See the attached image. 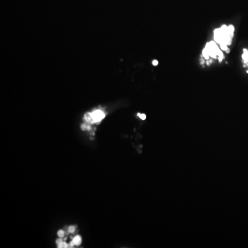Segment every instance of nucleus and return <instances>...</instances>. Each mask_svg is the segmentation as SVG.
Wrapping results in <instances>:
<instances>
[{
    "label": "nucleus",
    "mask_w": 248,
    "mask_h": 248,
    "mask_svg": "<svg viewBox=\"0 0 248 248\" xmlns=\"http://www.w3.org/2000/svg\"><path fill=\"white\" fill-rule=\"evenodd\" d=\"M205 48L207 49L208 53H209L210 57L217 59V57H219L220 61H221L223 58V53L220 50V48L217 45L216 41H212L208 43L205 46Z\"/></svg>",
    "instance_id": "nucleus-1"
},
{
    "label": "nucleus",
    "mask_w": 248,
    "mask_h": 248,
    "mask_svg": "<svg viewBox=\"0 0 248 248\" xmlns=\"http://www.w3.org/2000/svg\"><path fill=\"white\" fill-rule=\"evenodd\" d=\"M105 117V113L101 110H97L92 112H88L84 116V120L90 124L101 121Z\"/></svg>",
    "instance_id": "nucleus-2"
},
{
    "label": "nucleus",
    "mask_w": 248,
    "mask_h": 248,
    "mask_svg": "<svg viewBox=\"0 0 248 248\" xmlns=\"http://www.w3.org/2000/svg\"><path fill=\"white\" fill-rule=\"evenodd\" d=\"M243 59L244 60V62L248 66V50L246 49L243 50V54L242 55Z\"/></svg>",
    "instance_id": "nucleus-3"
},
{
    "label": "nucleus",
    "mask_w": 248,
    "mask_h": 248,
    "mask_svg": "<svg viewBox=\"0 0 248 248\" xmlns=\"http://www.w3.org/2000/svg\"><path fill=\"white\" fill-rule=\"evenodd\" d=\"M73 241L75 245H79L82 243V238L80 236H76L73 238Z\"/></svg>",
    "instance_id": "nucleus-4"
},
{
    "label": "nucleus",
    "mask_w": 248,
    "mask_h": 248,
    "mask_svg": "<svg viewBox=\"0 0 248 248\" xmlns=\"http://www.w3.org/2000/svg\"><path fill=\"white\" fill-rule=\"evenodd\" d=\"M203 56L204 58H205V59H209V58H210L209 53H208V50H207V49H206L205 48H204L203 50Z\"/></svg>",
    "instance_id": "nucleus-5"
},
{
    "label": "nucleus",
    "mask_w": 248,
    "mask_h": 248,
    "mask_svg": "<svg viewBox=\"0 0 248 248\" xmlns=\"http://www.w3.org/2000/svg\"><path fill=\"white\" fill-rule=\"evenodd\" d=\"M57 247L59 248H66V247H68V245L66 244V243L64 242H62L57 245Z\"/></svg>",
    "instance_id": "nucleus-6"
},
{
    "label": "nucleus",
    "mask_w": 248,
    "mask_h": 248,
    "mask_svg": "<svg viewBox=\"0 0 248 248\" xmlns=\"http://www.w3.org/2000/svg\"><path fill=\"white\" fill-rule=\"evenodd\" d=\"M82 128L83 130H90L91 127H90V126H88V125L82 124Z\"/></svg>",
    "instance_id": "nucleus-7"
},
{
    "label": "nucleus",
    "mask_w": 248,
    "mask_h": 248,
    "mask_svg": "<svg viewBox=\"0 0 248 248\" xmlns=\"http://www.w3.org/2000/svg\"><path fill=\"white\" fill-rule=\"evenodd\" d=\"M57 235H58V236H59V237H64V236L65 235H64V230H59V231H58V232H57Z\"/></svg>",
    "instance_id": "nucleus-8"
},
{
    "label": "nucleus",
    "mask_w": 248,
    "mask_h": 248,
    "mask_svg": "<svg viewBox=\"0 0 248 248\" xmlns=\"http://www.w3.org/2000/svg\"><path fill=\"white\" fill-rule=\"evenodd\" d=\"M75 231V226H70L68 228V232L70 233H73Z\"/></svg>",
    "instance_id": "nucleus-9"
},
{
    "label": "nucleus",
    "mask_w": 248,
    "mask_h": 248,
    "mask_svg": "<svg viewBox=\"0 0 248 248\" xmlns=\"http://www.w3.org/2000/svg\"><path fill=\"white\" fill-rule=\"evenodd\" d=\"M138 116L139 117L140 119H141L142 120H145V119H146V115L144 114H140V113H139Z\"/></svg>",
    "instance_id": "nucleus-10"
},
{
    "label": "nucleus",
    "mask_w": 248,
    "mask_h": 248,
    "mask_svg": "<svg viewBox=\"0 0 248 248\" xmlns=\"http://www.w3.org/2000/svg\"><path fill=\"white\" fill-rule=\"evenodd\" d=\"M158 64H159V62H158V61H157V60H154V61H152V64L154 65V66H157Z\"/></svg>",
    "instance_id": "nucleus-11"
},
{
    "label": "nucleus",
    "mask_w": 248,
    "mask_h": 248,
    "mask_svg": "<svg viewBox=\"0 0 248 248\" xmlns=\"http://www.w3.org/2000/svg\"><path fill=\"white\" fill-rule=\"evenodd\" d=\"M62 242H63V241H62L61 239H57V241H56V243H57V245H58L60 244V243H62Z\"/></svg>",
    "instance_id": "nucleus-12"
},
{
    "label": "nucleus",
    "mask_w": 248,
    "mask_h": 248,
    "mask_svg": "<svg viewBox=\"0 0 248 248\" xmlns=\"http://www.w3.org/2000/svg\"><path fill=\"white\" fill-rule=\"evenodd\" d=\"M74 245H75V244H74V243H73V241H72L70 244L68 245V247H73Z\"/></svg>",
    "instance_id": "nucleus-13"
}]
</instances>
